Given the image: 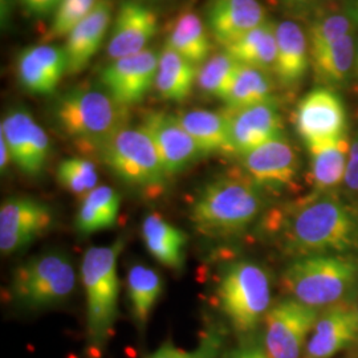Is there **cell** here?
Here are the masks:
<instances>
[{
  "instance_id": "41",
  "label": "cell",
  "mask_w": 358,
  "mask_h": 358,
  "mask_svg": "<svg viewBox=\"0 0 358 358\" xmlns=\"http://www.w3.org/2000/svg\"><path fill=\"white\" fill-rule=\"evenodd\" d=\"M231 358H269L268 355L266 352H262L255 348H248L243 349L238 353H235Z\"/></svg>"
},
{
  "instance_id": "22",
  "label": "cell",
  "mask_w": 358,
  "mask_h": 358,
  "mask_svg": "<svg viewBox=\"0 0 358 358\" xmlns=\"http://www.w3.org/2000/svg\"><path fill=\"white\" fill-rule=\"evenodd\" d=\"M278 55L273 73L285 88H294L307 75L310 64L308 36L303 28L292 20L276 27Z\"/></svg>"
},
{
  "instance_id": "36",
  "label": "cell",
  "mask_w": 358,
  "mask_h": 358,
  "mask_svg": "<svg viewBox=\"0 0 358 358\" xmlns=\"http://www.w3.org/2000/svg\"><path fill=\"white\" fill-rule=\"evenodd\" d=\"M96 3L97 0H62L44 40L65 38L94 8Z\"/></svg>"
},
{
  "instance_id": "37",
  "label": "cell",
  "mask_w": 358,
  "mask_h": 358,
  "mask_svg": "<svg viewBox=\"0 0 358 358\" xmlns=\"http://www.w3.org/2000/svg\"><path fill=\"white\" fill-rule=\"evenodd\" d=\"M223 338L217 331L206 333L199 345L192 350H183L171 343H165L146 358H219Z\"/></svg>"
},
{
  "instance_id": "10",
  "label": "cell",
  "mask_w": 358,
  "mask_h": 358,
  "mask_svg": "<svg viewBox=\"0 0 358 358\" xmlns=\"http://www.w3.org/2000/svg\"><path fill=\"white\" fill-rule=\"evenodd\" d=\"M294 127L307 148L348 137V113L341 96L328 87L308 92L297 103Z\"/></svg>"
},
{
  "instance_id": "24",
  "label": "cell",
  "mask_w": 358,
  "mask_h": 358,
  "mask_svg": "<svg viewBox=\"0 0 358 358\" xmlns=\"http://www.w3.org/2000/svg\"><path fill=\"white\" fill-rule=\"evenodd\" d=\"M142 239L148 251L161 264L180 269L186 259L187 236L158 214H150L142 223Z\"/></svg>"
},
{
  "instance_id": "14",
  "label": "cell",
  "mask_w": 358,
  "mask_h": 358,
  "mask_svg": "<svg viewBox=\"0 0 358 358\" xmlns=\"http://www.w3.org/2000/svg\"><path fill=\"white\" fill-rule=\"evenodd\" d=\"M50 206L34 198H10L0 207V250L8 255L32 243L51 227Z\"/></svg>"
},
{
  "instance_id": "4",
  "label": "cell",
  "mask_w": 358,
  "mask_h": 358,
  "mask_svg": "<svg viewBox=\"0 0 358 358\" xmlns=\"http://www.w3.org/2000/svg\"><path fill=\"white\" fill-rule=\"evenodd\" d=\"M52 117L77 146L100 152L117 131L128 127L129 112L105 90L75 88L56 100Z\"/></svg>"
},
{
  "instance_id": "43",
  "label": "cell",
  "mask_w": 358,
  "mask_h": 358,
  "mask_svg": "<svg viewBox=\"0 0 358 358\" xmlns=\"http://www.w3.org/2000/svg\"><path fill=\"white\" fill-rule=\"evenodd\" d=\"M346 13L358 26V0H349L348 7H346Z\"/></svg>"
},
{
  "instance_id": "26",
  "label": "cell",
  "mask_w": 358,
  "mask_h": 358,
  "mask_svg": "<svg viewBox=\"0 0 358 358\" xmlns=\"http://www.w3.org/2000/svg\"><path fill=\"white\" fill-rule=\"evenodd\" d=\"M198 68L165 45L159 52L154 87L164 100L183 101L192 94L196 84Z\"/></svg>"
},
{
  "instance_id": "25",
  "label": "cell",
  "mask_w": 358,
  "mask_h": 358,
  "mask_svg": "<svg viewBox=\"0 0 358 358\" xmlns=\"http://www.w3.org/2000/svg\"><path fill=\"white\" fill-rule=\"evenodd\" d=\"M357 41L346 35L325 50L310 55V64L317 81L328 88L344 87L356 69Z\"/></svg>"
},
{
  "instance_id": "9",
  "label": "cell",
  "mask_w": 358,
  "mask_h": 358,
  "mask_svg": "<svg viewBox=\"0 0 358 358\" xmlns=\"http://www.w3.org/2000/svg\"><path fill=\"white\" fill-rule=\"evenodd\" d=\"M320 310L288 297L264 317V346L269 358H303Z\"/></svg>"
},
{
  "instance_id": "20",
  "label": "cell",
  "mask_w": 358,
  "mask_h": 358,
  "mask_svg": "<svg viewBox=\"0 0 358 358\" xmlns=\"http://www.w3.org/2000/svg\"><path fill=\"white\" fill-rule=\"evenodd\" d=\"M112 11L110 0H97L94 8L65 36L68 75L80 73L101 48L112 23Z\"/></svg>"
},
{
  "instance_id": "30",
  "label": "cell",
  "mask_w": 358,
  "mask_h": 358,
  "mask_svg": "<svg viewBox=\"0 0 358 358\" xmlns=\"http://www.w3.org/2000/svg\"><path fill=\"white\" fill-rule=\"evenodd\" d=\"M120 206L121 198L115 189L97 186L93 192L83 196L75 222L77 231L81 235H90L113 227Z\"/></svg>"
},
{
  "instance_id": "1",
  "label": "cell",
  "mask_w": 358,
  "mask_h": 358,
  "mask_svg": "<svg viewBox=\"0 0 358 358\" xmlns=\"http://www.w3.org/2000/svg\"><path fill=\"white\" fill-rule=\"evenodd\" d=\"M262 224L264 235L292 259L358 255V199L352 195L310 192L266 213Z\"/></svg>"
},
{
  "instance_id": "17",
  "label": "cell",
  "mask_w": 358,
  "mask_h": 358,
  "mask_svg": "<svg viewBox=\"0 0 358 358\" xmlns=\"http://www.w3.org/2000/svg\"><path fill=\"white\" fill-rule=\"evenodd\" d=\"M158 31V16L138 0H125L115 15L106 53L113 62L148 50Z\"/></svg>"
},
{
  "instance_id": "18",
  "label": "cell",
  "mask_w": 358,
  "mask_h": 358,
  "mask_svg": "<svg viewBox=\"0 0 358 358\" xmlns=\"http://www.w3.org/2000/svg\"><path fill=\"white\" fill-rule=\"evenodd\" d=\"M355 344H358V307L340 304L320 313L303 358H333Z\"/></svg>"
},
{
  "instance_id": "16",
  "label": "cell",
  "mask_w": 358,
  "mask_h": 358,
  "mask_svg": "<svg viewBox=\"0 0 358 358\" xmlns=\"http://www.w3.org/2000/svg\"><path fill=\"white\" fill-rule=\"evenodd\" d=\"M141 128L152 138L169 177L187 169L203 155L176 115L152 112L145 115Z\"/></svg>"
},
{
  "instance_id": "23",
  "label": "cell",
  "mask_w": 358,
  "mask_h": 358,
  "mask_svg": "<svg viewBox=\"0 0 358 358\" xmlns=\"http://www.w3.org/2000/svg\"><path fill=\"white\" fill-rule=\"evenodd\" d=\"M349 146L348 137L308 146L312 192H336L344 183Z\"/></svg>"
},
{
  "instance_id": "35",
  "label": "cell",
  "mask_w": 358,
  "mask_h": 358,
  "mask_svg": "<svg viewBox=\"0 0 358 358\" xmlns=\"http://www.w3.org/2000/svg\"><path fill=\"white\" fill-rule=\"evenodd\" d=\"M353 29L355 22L348 13H331L317 19L313 22L308 32L310 55L325 50L338 40L345 38L346 35L353 34Z\"/></svg>"
},
{
  "instance_id": "27",
  "label": "cell",
  "mask_w": 358,
  "mask_h": 358,
  "mask_svg": "<svg viewBox=\"0 0 358 358\" xmlns=\"http://www.w3.org/2000/svg\"><path fill=\"white\" fill-rule=\"evenodd\" d=\"M166 45L196 66L203 64L213 51L203 20L190 10H183L174 19Z\"/></svg>"
},
{
  "instance_id": "12",
  "label": "cell",
  "mask_w": 358,
  "mask_h": 358,
  "mask_svg": "<svg viewBox=\"0 0 358 358\" xmlns=\"http://www.w3.org/2000/svg\"><path fill=\"white\" fill-rule=\"evenodd\" d=\"M0 136L10 149L13 164L24 174L36 177L44 170L51 153V141L27 109L13 108L4 115Z\"/></svg>"
},
{
  "instance_id": "5",
  "label": "cell",
  "mask_w": 358,
  "mask_h": 358,
  "mask_svg": "<svg viewBox=\"0 0 358 358\" xmlns=\"http://www.w3.org/2000/svg\"><path fill=\"white\" fill-rule=\"evenodd\" d=\"M122 241L90 248L81 264V280L87 294V320L90 343L97 348L106 343L117 317L120 280L117 275Z\"/></svg>"
},
{
  "instance_id": "42",
  "label": "cell",
  "mask_w": 358,
  "mask_h": 358,
  "mask_svg": "<svg viewBox=\"0 0 358 358\" xmlns=\"http://www.w3.org/2000/svg\"><path fill=\"white\" fill-rule=\"evenodd\" d=\"M282 4L289 6V7H309V6H316L320 3H325L328 0H280Z\"/></svg>"
},
{
  "instance_id": "40",
  "label": "cell",
  "mask_w": 358,
  "mask_h": 358,
  "mask_svg": "<svg viewBox=\"0 0 358 358\" xmlns=\"http://www.w3.org/2000/svg\"><path fill=\"white\" fill-rule=\"evenodd\" d=\"M11 161H13V158H11L10 149L4 141V138L0 136V167H1V171H4L8 167V164Z\"/></svg>"
},
{
  "instance_id": "15",
  "label": "cell",
  "mask_w": 358,
  "mask_h": 358,
  "mask_svg": "<svg viewBox=\"0 0 358 358\" xmlns=\"http://www.w3.org/2000/svg\"><path fill=\"white\" fill-rule=\"evenodd\" d=\"M229 118V154L242 157L282 134V118L275 100L241 109H224Z\"/></svg>"
},
{
  "instance_id": "32",
  "label": "cell",
  "mask_w": 358,
  "mask_h": 358,
  "mask_svg": "<svg viewBox=\"0 0 358 358\" xmlns=\"http://www.w3.org/2000/svg\"><path fill=\"white\" fill-rule=\"evenodd\" d=\"M127 288L131 315L136 322L143 328L162 294L164 282L157 271L137 264L129 269Z\"/></svg>"
},
{
  "instance_id": "8",
  "label": "cell",
  "mask_w": 358,
  "mask_h": 358,
  "mask_svg": "<svg viewBox=\"0 0 358 358\" xmlns=\"http://www.w3.org/2000/svg\"><path fill=\"white\" fill-rule=\"evenodd\" d=\"M76 273L71 260L59 252L34 257L15 271V300L28 308H47L65 301L75 289Z\"/></svg>"
},
{
  "instance_id": "44",
  "label": "cell",
  "mask_w": 358,
  "mask_h": 358,
  "mask_svg": "<svg viewBox=\"0 0 358 358\" xmlns=\"http://www.w3.org/2000/svg\"><path fill=\"white\" fill-rule=\"evenodd\" d=\"M356 72L358 73V43L357 48H356Z\"/></svg>"
},
{
  "instance_id": "2",
  "label": "cell",
  "mask_w": 358,
  "mask_h": 358,
  "mask_svg": "<svg viewBox=\"0 0 358 358\" xmlns=\"http://www.w3.org/2000/svg\"><path fill=\"white\" fill-rule=\"evenodd\" d=\"M266 192L243 171L210 180L192 201L190 217L195 229L210 238L243 234L264 214Z\"/></svg>"
},
{
  "instance_id": "19",
  "label": "cell",
  "mask_w": 358,
  "mask_h": 358,
  "mask_svg": "<svg viewBox=\"0 0 358 358\" xmlns=\"http://www.w3.org/2000/svg\"><path fill=\"white\" fill-rule=\"evenodd\" d=\"M65 73H68V63L63 47L52 44L31 45L20 52L16 59L17 80L32 94H52Z\"/></svg>"
},
{
  "instance_id": "6",
  "label": "cell",
  "mask_w": 358,
  "mask_h": 358,
  "mask_svg": "<svg viewBox=\"0 0 358 358\" xmlns=\"http://www.w3.org/2000/svg\"><path fill=\"white\" fill-rule=\"evenodd\" d=\"M100 154L115 177L130 187L149 196H157L165 190L169 176L143 129H121L103 145Z\"/></svg>"
},
{
  "instance_id": "38",
  "label": "cell",
  "mask_w": 358,
  "mask_h": 358,
  "mask_svg": "<svg viewBox=\"0 0 358 358\" xmlns=\"http://www.w3.org/2000/svg\"><path fill=\"white\" fill-rule=\"evenodd\" d=\"M344 183L349 192V195L358 199V129L349 146L348 167H346Z\"/></svg>"
},
{
  "instance_id": "21",
  "label": "cell",
  "mask_w": 358,
  "mask_h": 358,
  "mask_svg": "<svg viewBox=\"0 0 358 358\" xmlns=\"http://www.w3.org/2000/svg\"><path fill=\"white\" fill-rule=\"evenodd\" d=\"M267 22V13L259 0H211L207 26L223 47Z\"/></svg>"
},
{
  "instance_id": "34",
  "label": "cell",
  "mask_w": 358,
  "mask_h": 358,
  "mask_svg": "<svg viewBox=\"0 0 358 358\" xmlns=\"http://www.w3.org/2000/svg\"><path fill=\"white\" fill-rule=\"evenodd\" d=\"M57 182L66 192L85 196L99 186V173L90 159L72 157L57 166Z\"/></svg>"
},
{
  "instance_id": "13",
  "label": "cell",
  "mask_w": 358,
  "mask_h": 358,
  "mask_svg": "<svg viewBox=\"0 0 358 358\" xmlns=\"http://www.w3.org/2000/svg\"><path fill=\"white\" fill-rule=\"evenodd\" d=\"M159 52L145 51L113 60L101 72L103 90L124 106L141 103L155 84Z\"/></svg>"
},
{
  "instance_id": "31",
  "label": "cell",
  "mask_w": 358,
  "mask_h": 358,
  "mask_svg": "<svg viewBox=\"0 0 358 358\" xmlns=\"http://www.w3.org/2000/svg\"><path fill=\"white\" fill-rule=\"evenodd\" d=\"M272 100H275L273 84L268 72L242 64L238 66L230 90L223 99L226 109H241Z\"/></svg>"
},
{
  "instance_id": "33",
  "label": "cell",
  "mask_w": 358,
  "mask_h": 358,
  "mask_svg": "<svg viewBox=\"0 0 358 358\" xmlns=\"http://www.w3.org/2000/svg\"><path fill=\"white\" fill-rule=\"evenodd\" d=\"M239 63L226 51L213 55L198 68L196 85L206 94L223 100L230 90Z\"/></svg>"
},
{
  "instance_id": "7",
  "label": "cell",
  "mask_w": 358,
  "mask_h": 358,
  "mask_svg": "<svg viewBox=\"0 0 358 358\" xmlns=\"http://www.w3.org/2000/svg\"><path fill=\"white\" fill-rule=\"evenodd\" d=\"M217 300L222 312L236 332H254L271 308V282L267 271L248 260L231 264L219 282Z\"/></svg>"
},
{
  "instance_id": "29",
  "label": "cell",
  "mask_w": 358,
  "mask_h": 358,
  "mask_svg": "<svg viewBox=\"0 0 358 358\" xmlns=\"http://www.w3.org/2000/svg\"><path fill=\"white\" fill-rule=\"evenodd\" d=\"M203 155L229 153V118L223 112L195 109L177 115Z\"/></svg>"
},
{
  "instance_id": "28",
  "label": "cell",
  "mask_w": 358,
  "mask_h": 358,
  "mask_svg": "<svg viewBox=\"0 0 358 358\" xmlns=\"http://www.w3.org/2000/svg\"><path fill=\"white\" fill-rule=\"evenodd\" d=\"M278 24L267 20L264 24L256 27L242 38L224 47L239 64L257 68L262 71H273L278 55Z\"/></svg>"
},
{
  "instance_id": "3",
  "label": "cell",
  "mask_w": 358,
  "mask_h": 358,
  "mask_svg": "<svg viewBox=\"0 0 358 358\" xmlns=\"http://www.w3.org/2000/svg\"><path fill=\"white\" fill-rule=\"evenodd\" d=\"M282 289L308 307H336L358 294V255L301 256L282 273Z\"/></svg>"
},
{
  "instance_id": "11",
  "label": "cell",
  "mask_w": 358,
  "mask_h": 358,
  "mask_svg": "<svg viewBox=\"0 0 358 358\" xmlns=\"http://www.w3.org/2000/svg\"><path fill=\"white\" fill-rule=\"evenodd\" d=\"M241 159L244 174L264 192H285L297 182L300 158L284 134L243 154Z\"/></svg>"
},
{
  "instance_id": "39",
  "label": "cell",
  "mask_w": 358,
  "mask_h": 358,
  "mask_svg": "<svg viewBox=\"0 0 358 358\" xmlns=\"http://www.w3.org/2000/svg\"><path fill=\"white\" fill-rule=\"evenodd\" d=\"M17 1L29 16H35V17H45L48 15H53L62 3V0H17Z\"/></svg>"
}]
</instances>
